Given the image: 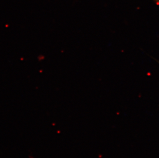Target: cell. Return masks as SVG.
Returning a JSON list of instances; mask_svg holds the SVG:
<instances>
[{"label":"cell","mask_w":159,"mask_h":158,"mask_svg":"<svg viewBox=\"0 0 159 158\" xmlns=\"http://www.w3.org/2000/svg\"><path fill=\"white\" fill-rule=\"evenodd\" d=\"M156 1L157 3H159V0H156Z\"/></svg>","instance_id":"obj_1"}]
</instances>
